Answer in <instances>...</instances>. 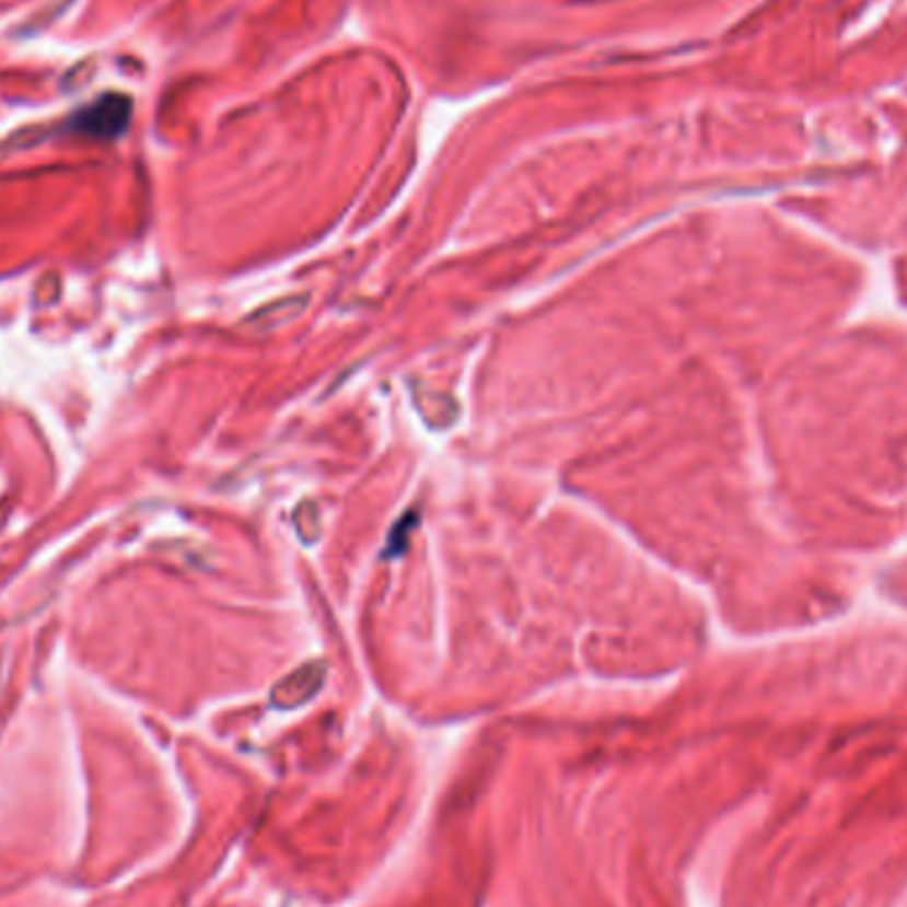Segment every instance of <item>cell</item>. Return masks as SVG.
Wrapping results in <instances>:
<instances>
[{
    "label": "cell",
    "instance_id": "obj_1",
    "mask_svg": "<svg viewBox=\"0 0 907 907\" xmlns=\"http://www.w3.org/2000/svg\"><path fill=\"white\" fill-rule=\"evenodd\" d=\"M130 120V98L117 96V93H109V96L96 98L91 106L80 109L74 115L72 128L78 133L93 136V139H115L120 136L125 128H128Z\"/></svg>",
    "mask_w": 907,
    "mask_h": 907
},
{
    "label": "cell",
    "instance_id": "obj_2",
    "mask_svg": "<svg viewBox=\"0 0 907 907\" xmlns=\"http://www.w3.org/2000/svg\"><path fill=\"white\" fill-rule=\"evenodd\" d=\"M324 677H327V668H324L322 661L305 663V666L295 668L292 674H287L284 679L274 687V706L277 709H295V706L305 703L322 690Z\"/></svg>",
    "mask_w": 907,
    "mask_h": 907
},
{
    "label": "cell",
    "instance_id": "obj_3",
    "mask_svg": "<svg viewBox=\"0 0 907 907\" xmlns=\"http://www.w3.org/2000/svg\"><path fill=\"white\" fill-rule=\"evenodd\" d=\"M305 305H309V295H292V298L274 300L271 305H266V309H260L258 314L249 316V322L260 324L263 329H279V327H284L287 322H292V318H298L300 314H303Z\"/></svg>",
    "mask_w": 907,
    "mask_h": 907
},
{
    "label": "cell",
    "instance_id": "obj_4",
    "mask_svg": "<svg viewBox=\"0 0 907 907\" xmlns=\"http://www.w3.org/2000/svg\"><path fill=\"white\" fill-rule=\"evenodd\" d=\"M295 525H298L300 539H303V542L314 544L318 539V534H322V518H318L316 502H303L298 507Z\"/></svg>",
    "mask_w": 907,
    "mask_h": 907
},
{
    "label": "cell",
    "instance_id": "obj_5",
    "mask_svg": "<svg viewBox=\"0 0 907 907\" xmlns=\"http://www.w3.org/2000/svg\"><path fill=\"white\" fill-rule=\"evenodd\" d=\"M417 525V512H406L404 521L396 525V528L391 531V536H387V553H396V544H402V553L406 547V536H409V528H415Z\"/></svg>",
    "mask_w": 907,
    "mask_h": 907
}]
</instances>
